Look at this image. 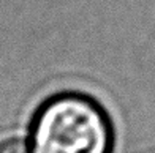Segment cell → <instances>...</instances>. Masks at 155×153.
<instances>
[{
	"label": "cell",
	"instance_id": "6da1fadb",
	"mask_svg": "<svg viewBox=\"0 0 155 153\" xmlns=\"http://www.w3.org/2000/svg\"><path fill=\"white\" fill-rule=\"evenodd\" d=\"M114 125L104 106L84 92L65 90L40 103L29 125L32 153H112Z\"/></svg>",
	"mask_w": 155,
	"mask_h": 153
},
{
	"label": "cell",
	"instance_id": "7a4b0ae2",
	"mask_svg": "<svg viewBox=\"0 0 155 153\" xmlns=\"http://www.w3.org/2000/svg\"><path fill=\"white\" fill-rule=\"evenodd\" d=\"M0 153H32L29 144L24 139L10 137L0 142Z\"/></svg>",
	"mask_w": 155,
	"mask_h": 153
}]
</instances>
